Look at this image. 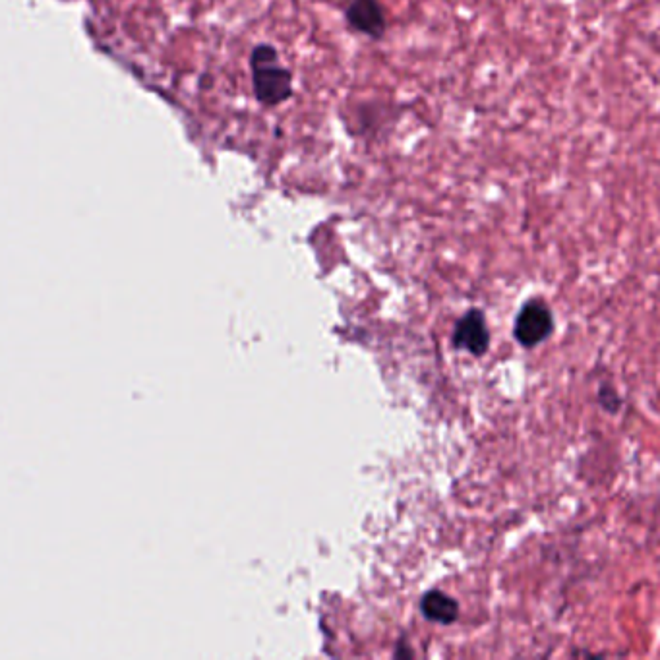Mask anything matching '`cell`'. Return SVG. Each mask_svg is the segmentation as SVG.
I'll use <instances>...</instances> for the list:
<instances>
[{"label":"cell","instance_id":"6","mask_svg":"<svg viewBox=\"0 0 660 660\" xmlns=\"http://www.w3.org/2000/svg\"><path fill=\"white\" fill-rule=\"evenodd\" d=\"M599 399L600 403H602V407L604 409H608V411H618L620 409V405H622V401H620V397L616 395V391L612 390V388H608V386H602L599 391Z\"/></svg>","mask_w":660,"mask_h":660},{"label":"cell","instance_id":"5","mask_svg":"<svg viewBox=\"0 0 660 660\" xmlns=\"http://www.w3.org/2000/svg\"><path fill=\"white\" fill-rule=\"evenodd\" d=\"M420 612L430 622L450 626L459 616V604L442 591H428L420 600Z\"/></svg>","mask_w":660,"mask_h":660},{"label":"cell","instance_id":"3","mask_svg":"<svg viewBox=\"0 0 660 660\" xmlns=\"http://www.w3.org/2000/svg\"><path fill=\"white\" fill-rule=\"evenodd\" d=\"M345 20L353 30L372 39H382L388 26L380 0H347Z\"/></svg>","mask_w":660,"mask_h":660},{"label":"cell","instance_id":"2","mask_svg":"<svg viewBox=\"0 0 660 660\" xmlns=\"http://www.w3.org/2000/svg\"><path fill=\"white\" fill-rule=\"evenodd\" d=\"M552 330H554V320L550 308L542 300H531L517 314L513 335L523 347L531 349L546 341Z\"/></svg>","mask_w":660,"mask_h":660},{"label":"cell","instance_id":"4","mask_svg":"<svg viewBox=\"0 0 660 660\" xmlns=\"http://www.w3.org/2000/svg\"><path fill=\"white\" fill-rule=\"evenodd\" d=\"M490 335L486 328L484 314L473 308L455 324L453 330V347L459 351H467L475 357H482L488 351Z\"/></svg>","mask_w":660,"mask_h":660},{"label":"cell","instance_id":"1","mask_svg":"<svg viewBox=\"0 0 660 660\" xmlns=\"http://www.w3.org/2000/svg\"><path fill=\"white\" fill-rule=\"evenodd\" d=\"M252 90L266 107L283 105L293 97V72L279 64V53L270 43H260L250 53Z\"/></svg>","mask_w":660,"mask_h":660}]
</instances>
